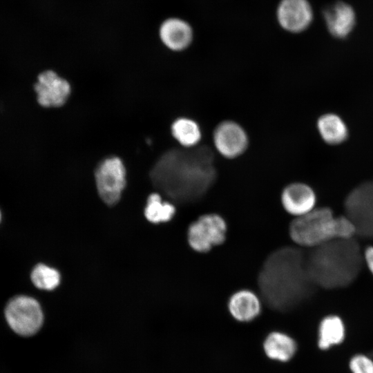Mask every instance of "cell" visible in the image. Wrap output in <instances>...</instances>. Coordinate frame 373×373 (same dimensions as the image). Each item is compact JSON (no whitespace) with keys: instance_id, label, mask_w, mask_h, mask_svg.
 <instances>
[{"instance_id":"1","label":"cell","mask_w":373,"mask_h":373,"mask_svg":"<svg viewBox=\"0 0 373 373\" xmlns=\"http://www.w3.org/2000/svg\"><path fill=\"white\" fill-rule=\"evenodd\" d=\"M151 175L155 186L173 200L197 201L216 180L213 151L204 145L172 149L160 157Z\"/></svg>"},{"instance_id":"2","label":"cell","mask_w":373,"mask_h":373,"mask_svg":"<svg viewBox=\"0 0 373 373\" xmlns=\"http://www.w3.org/2000/svg\"><path fill=\"white\" fill-rule=\"evenodd\" d=\"M258 284L267 305L284 312L307 297L314 284L306 267V256L294 247H283L267 258L259 272Z\"/></svg>"},{"instance_id":"3","label":"cell","mask_w":373,"mask_h":373,"mask_svg":"<svg viewBox=\"0 0 373 373\" xmlns=\"http://www.w3.org/2000/svg\"><path fill=\"white\" fill-rule=\"evenodd\" d=\"M364 262L360 247L353 238L334 240L312 248L306 256V267L314 285L327 289L350 285Z\"/></svg>"},{"instance_id":"4","label":"cell","mask_w":373,"mask_h":373,"mask_svg":"<svg viewBox=\"0 0 373 373\" xmlns=\"http://www.w3.org/2000/svg\"><path fill=\"white\" fill-rule=\"evenodd\" d=\"M356 227L346 216H335L329 207L314 209L296 218L289 225V236L298 245L314 248L334 240L351 239Z\"/></svg>"},{"instance_id":"5","label":"cell","mask_w":373,"mask_h":373,"mask_svg":"<svg viewBox=\"0 0 373 373\" xmlns=\"http://www.w3.org/2000/svg\"><path fill=\"white\" fill-rule=\"evenodd\" d=\"M5 316L10 328L23 336L36 334L44 321L39 303L35 298L26 296L12 298L5 309Z\"/></svg>"},{"instance_id":"6","label":"cell","mask_w":373,"mask_h":373,"mask_svg":"<svg viewBox=\"0 0 373 373\" xmlns=\"http://www.w3.org/2000/svg\"><path fill=\"white\" fill-rule=\"evenodd\" d=\"M345 216L356 227V234L373 238V181L354 189L344 202Z\"/></svg>"},{"instance_id":"7","label":"cell","mask_w":373,"mask_h":373,"mask_svg":"<svg viewBox=\"0 0 373 373\" xmlns=\"http://www.w3.org/2000/svg\"><path fill=\"white\" fill-rule=\"evenodd\" d=\"M227 231V223L221 216L217 213L204 214L189 225L187 240L194 251L206 253L224 242Z\"/></svg>"},{"instance_id":"8","label":"cell","mask_w":373,"mask_h":373,"mask_svg":"<svg viewBox=\"0 0 373 373\" xmlns=\"http://www.w3.org/2000/svg\"><path fill=\"white\" fill-rule=\"evenodd\" d=\"M95 181L99 196L108 204L116 203L126 185V169L122 160L111 156L97 166Z\"/></svg>"},{"instance_id":"9","label":"cell","mask_w":373,"mask_h":373,"mask_svg":"<svg viewBox=\"0 0 373 373\" xmlns=\"http://www.w3.org/2000/svg\"><path fill=\"white\" fill-rule=\"evenodd\" d=\"M214 150L222 157L231 160L244 154L249 145V135L245 128L232 119L220 122L212 133Z\"/></svg>"},{"instance_id":"10","label":"cell","mask_w":373,"mask_h":373,"mask_svg":"<svg viewBox=\"0 0 373 373\" xmlns=\"http://www.w3.org/2000/svg\"><path fill=\"white\" fill-rule=\"evenodd\" d=\"M34 87L38 103L46 108L63 106L71 92L68 82L51 70L40 73Z\"/></svg>"},{"instance_id":"11","label":"cell","mask_w":373,"mask_h":373,"mask_svg":"<svg viewBox=\"0 0 373 373\" xmlns=\"http://www.w3.org/2000/svg\"><path fill=\"white\" fill-rule=\"evenodd\" d=\"M312 9L307 0H280L276 9L280 26L291 33L305 30L312 21Z\"/></svg>"},{"instance_id":"12","label":"cell","mask_w":373,"mask_h":373,"mask_svg":"<svg viewBox=\"0 0 373 373\" xmlns=\"http://www.w3.org/2000/svg\"><path fill=\"white\" fill-rule=\"evenodd\" d=\"M316 202L314 191L303 182H293L287 185L281 193V203L284 209L296 218L315 209Z\"/></svg>"},{"instance_id":"13","label":"cell","mask_w":373,"mask_h":373,"mask_svg":"<svg viewBox=\"0 0 373 373\" xmlns=\"http://www.w3.org/2000/svg\"><path fill=\"white\" fill-rule=\"evenodd\" d=\"M159 37L167 48L180 52L191 46L193 39V30L185 20L178 17H169L161 23Z\"/></svg>"},{"instance_id":"14","label":"cell","mask_w":373,"mask_h":373,"mask_svg":"<svg viewBox=\"0 0 373 373\" xmlns=\"http://www.w3.org/2000/svg\"><path fill=\"white\" fill-rule=\"evenodd\" d=\"M228 307L235 319L247 322L258 316L260 312L261 303L254 292L249 289H240L231 296Z\"/></svg>"},{"instance_id":"15","label":"cell","mask_w":373,"mask_h":373,"mask_svg":"<svg viewBox=\"0 0 373 373\" xmlns=\"http://www.w3.org/2000/svg\"><path fill=\"white\" fill-rule=\"evenodd\" d=\"M324 15L328 30L336 37H346L354 25V10L345 3L339 2L329 7Z\"/></svg>"},{"instance_id":"16","label":"cell","mask_w":373,"mask_h":373,"mask_svg":"<svg viewBox=\"0 0 373 373\" xmlns=\"http://www.w3.org/2000/svg\"><path fill=\"white\" fill-rule=\"evenodd\" d=\"M171 132L182 148L193 149L201 145L202 130L193 118L180 117L175 119L171 124Z\"/></svg>"},{"instance_id":"17","label":"cell","mask_w":373,"mask_h":373,"mask_svg":"<svg viewBox=\"0 0 373 373\" xmlns=\"http://www.w3.org/2000/svg\"><path fill=\"white\" fill-rule=\"evenodd\" d=\"M263 347L269 358L283 362L289 361L296 350V344L294 339L285 334L278 332H272L267 336Z\"/></svg>"},{"instance_id":"18","label":"cell","mask_w":373,"mask_h":373,"mask_svg":"<svg viewBox=\"0 0 373 373\" xmlns=\"http://www.w3.org/2000/svg\"><path fill=\"white\" fill-rule=\"evenodd\" d=\"M318 131L325 142L338 144L347 137V128L344 121L338 115L326 113L317 121Z\"/></svg>"},{"instance_id":"19","label":"cell","mask_w":373,"mask_h":373,"mask_svg":"<svg viewBox=\"0 0 373 373\" xmlns=\"http://www.w3.org/2000/svg\"><path fill=\"white\" fill-rule=\"evenodd\" d=\"M318 346L327 350L343 341L345 327L342 320L336 316H328L323 319L319 326Z\"/></svg>"},{"instance_id":"20","label":"cell","mask_w":373,"mask_h":373,"mask_svg":"<svg viewBox=\"0 0 373 373\" xmlns=\"http://www.w3.org/2000/svg\"><path fill=\"white\" fill-rule=\"evenodd\" d=\"M175 213V206L167 201H163L160 194L155 193L149 195L144 211L149 221L153 223L166 222L173 218Z\"/></svg>"},{"instance_id":"21","label":"cell","mask_w":373,"mask_h":373,"mask_svg":"<svg viewBox=\"0 0 373 373\" xmlns=\"http://www.w3.org/2000/svg\"><path fill=\"white\" fill-rule=\"evenodd\" d=\"M31 280L41 289L52 290L60 282V274L57 270L46 265L39 264L32 270Z\"/></svg>"},{"instance_id":"22","label":"cell","mask_w":373,"mask_h":373,"mask_svg":"<svg viewBox=\"0 0 373 373\" xmlns=\"http://www.w3.org/2000/svg\"><path fill=\"white\" fill-rule=\"evenodd\" d=\"M352 373H373V361L364 355L354 356L350 363Z\"/></svg>"},{"instance_id":"23","label":"cell","mask_w":373,"mask_h":373,"mask_svg":"<svg viewBox=\"0 0 373 373\" xmlns=\"http://www.w3.org/2000/svg\"><path fill=\"white\" fill-rule=\"evenodd\" d=\"M363 260L373 275V247H367L363 253Z\"/></svg>"},{"instance_id":"24","label":"cell","mask_w":373,"mask_h":373,"mask_svg":"<svg viewBox=\"0 0 373 373\" xmlns=\"http://www.w3.org/2000/svg\"><path fill=\"white\" fill-rule=\"evenodd\" d=\"M0 219H1V213H0Z\"/></svg>"}]
</instances>
